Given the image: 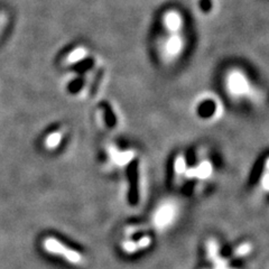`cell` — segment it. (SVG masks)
I'll list each match as a JSON object with an SVG mask.
<instances>
[{
	"mask_svg": "<svg viewBox=\"0 0 269 269\" xmlns=\"http://www.w3.org/2000/svg\"><path fill=\"white\" fill-rule=\"evenodd\" d=\"M133 157V153L132 152H123V153H120V154H115V159L117 160L118 164H126L128 163L129 160H130L131 158Z\"/></svg>",
	"mask_w": 269,
	"mask_h": 269,
	"instance_id": "52a82bcc",
	"label": "cell"
},
{
	"mask_svg": "<svg viewBox=\"0 0 269 269\" xmlns=\"http://www.w3.org/2000/svg\"><path fill=\"white\" fill-rule=\"evenodd\" d=\"M175 170H176V173H183L185 170V159L183 156L177 157L176 162H175Z\"/></svg>",
	"mask_w": 269,
	"mask_h": 269,
	"instance_id": "8fae6325",
	"label": "cell"
},
{
	"mask_svg": "<svg viewBox=\"0 0 269 269\" xmlns=\"http://www.w3.org/2000/svg\"><path fill=\"white\" fill-rule=\"evenodd\" d=\"M230 84L232 91L235 92H242L246 90V82H244V79L241 80V77L238 75L234 76V79L230 81Z\"/></svg>",
	"mask_w": 269,
	"mask_h": 269,
	"instance_id": "5b68a950",
	"label": "cell"
},
{
	"mask_svg": "<svg viewBox=\"0 0 269 269\" xmlns=\"http://www.w3.org/2000/svg\"><path fill=\"white\" fill-rule=\"evenodd\" d=\"M62 139V133L61 132H53L51 133L50 136L46 138V146L49 148H55L60 144Z\"/></svg>",
	"mask_w": 269,
	"mask_h": 269,
	"instance_id": "8992f818",
	"label": "cell"
},
{
	"mask_svg": "<svg viewBox=\"0 0 269 269\" xmlns=\"http://www.w3.org/2000/svg\"><path fill=\"white\" fill-rule=\"evenodd\" d=\"M206 247H208V258L212 262L215 261L220 257L218 242H216L213 239H211V240L208 241V244H206Z\"/></svg>",
	"mask_w": 269,
	"mask_h": 269,
	"instance_id": "3957f363",
	"label": "cell"
},
{
	"mask_svg": "<svg viewBox=\"0 0 269 269\" xmlns=\"http://www.w3.org/2000/svg\"><path fill=\"white\" fill-rule=\"evenodd\" d=\"M214 269H232V268H229V267H226V268H214ZM235 269V268H234Z\"/></svg>",
	"mask_w": 269,
	"mask_h": 269,
	"instance_id": "4fadbf2b",
	"label": "cell"
},
{
	"mask_svg": "<svg viewBox=\"0 0 269 269\" xmlns=\"http://www.w3.org/2000/svg\"><path fill=\"white\" fill-rule=\"evenodd\" d=\"M210 173H211V167H210L209 163L201 164L200 167L196 169V175H198V176H200V177L209 176Z\"/></svg>",
	"mask_w": 269,
	"mask_h": 269,
	"instance_id": "ba28073f",
	"label": "cell"
},
{
	"mask_svg": "<svg viewBox=\"0 0 269 269\" xmlns=\"http://www.w3.org/2000/svg\"><path fill=\"white\" fill-rule=\"evenodd\" d=\"M151 242H152V240L149 237L146 236V237L142 238V239L137 242L138 249H144V248H147L149 245H151Z\"/></svg>",
	"mask_w": 269,
	"mask_h": 269,
	"instance_id": "7c38bea8",
	"label": "cell"
},
{
	"mask_svg": "<svg viewBox=\"0 0 269 269\" xmlns=\"http://www.w3.org/2000/svg\"><path fill=\"white\" fill-rule=\"evenodd\" d=\"M172 37L168 39L167 45H166V49L169 52L170 54H176L182 49V45H183V40L182 37H181V35H177L175 33H172Z\"/></svg>",
	"mask_w": 269,
	"mask_h": 269,
	"instance_id": "7a4b0ae2",
	"label": "cell"
},
{
	"mask_svg": "<svg viewBox=\"0 0 269 269\" xmlns=\"http://www.w3.org/2000/svg\"><path fill=\"white\" fill-rule=\"evenodd\" d=\"M122 248H123V250L129 253H132L138 249L137 242H133V241H125L122 244Z\"/></svg>",
	"mask_w": 269,
	"mask_h": 269,
	"instance_id": "30bf717a",
	"label": "cell"
},
{
	"mask_svg": "<svg viewBox=\"0 0 269 269\" xmlns=\"http://www.w3.org/2000/svg\"><path fill=\"white\" fill-rule=\"evenodd\" d=\"M85 54H86V51L83 48L76 49L72 52L69 56H67V62H69V63H75V62L83 59Z\"/></svg>",
	"mask_w": 269,
	"mask_h": 269,
	"instance_id": "277c9868",
	"label": "cell"
},
{
	"mask_svg": "<svg viewBox=\"0 0 269 269\" xmlns=\"http://www.w3.org/2000/svg\"><path fill=\"white\" fill-rule=\"evenodd\" d=\"M44 247L49 252L63 256L67 261L74 263V265H80V263L83 261V257H82L80 253L69 249V248H66L64 245L60 244V241L53 239V238H49L48 240L44 241Z\"/></svg>",
	"mask_w": 269,
	"mask_h": 269,
	"instance_id": "6da1fadb",
	"label": "cell"
},
{
	"mask_svg": "<svg viewBox=\"0 0 269 269\" xmlns=\"http://www.w3.org/2000/svg\"><path fill=\"white\" fill-rule=\"evenodd\" d=\"M250 250H251V246L249 244H244V245H241L237 248L236 251H235V255L237 257L246 256L250 252Z\"/></svg>",
	"mask_w": 269,
	"mask_h": 269,
	"instance_id": "9c48e42d",
	"label": "cell"
}]
</instances>
